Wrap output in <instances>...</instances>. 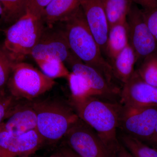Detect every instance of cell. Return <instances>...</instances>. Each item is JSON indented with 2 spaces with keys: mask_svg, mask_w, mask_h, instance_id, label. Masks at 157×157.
Returning <instances> with one entry per match:
<instances>
[{
  "mask_svg": "<svg viewBox=\"0 0 157 157\" xmlns=\"http://www.w3.org/2000/svg\"><path fill=\"white\" fill-rule=\"evenodd\" d=\"M53 79L33 65L23 62L13 64L7 86L15 100L33 101L52 88Z\"/></svg>",
  "mask_w": 157,
  "mask_h": 157,
  "instance_id": "cell-5",
  "label": "cell"
},
{
  "mask_svg": "<svg viewBox=\"0 0 157 157\" xmlns=\"http://www.w3.org/2000/svg\"><path fill=\"white\" fill-rule=\"evenodd\" d=\"M129 44L134 49L137 61L157 52V41L144 18L142 10L134 4L127 17Z\"/></svg>",
  "mask_w": 157,
  "mask_h": 157,
  "instance_id": "cell-9",
  "label": "cell"
},
{
  "mask_svg": "<svg viewBox=\"0 0 157 157\" xmlns=\"http://www.w3.org/2000/svg\"><path fill=\"white\" fill-rule=\"evenodd\" d=\"M121 104L136 107H157V87L142 80L135 70L121 91Z\"/></svg>",
  "mask_w": 157,
  "mask_h": 157,
  "instance_id": "cell-11",
  "label": "cell"
},
{
  "mask_svg": "<svg viewBox=\"0 0 157 157\" xmlns=\"http://www.w3.org/2000/svg\"><path fill=\"white\" fill-rule=\"evenodd\" d=\"M115 157H134L132 154L122 144H120L119 147L116 153Z\"/></svg>",
  "mask_w": 157,
  "mask_h": 157,
  "instance_id": "cell-29",
  "label": "cell"
},
{
  "mask_svg": "<svg viewBox=\"0 0 157 157\" xmlns=\"http://www.w3.org/2000/svg\"><path fill=\"white\" fill-rule=\"evenodd\" d=\"M109 63L115 78L124 84L133 76L135 66L137 61V56L131 45H127Z\"/></svg>",
  "mask_w": 157,
  "mask_h": 157,
  "instance_id": "cell-16",
  "label": "cell"
},
{
  "mask_svg": "<svg viewBox=\"0 0 157 157\" xmlns=\"http://www.w3.org/2000/svg\"><path fill=\"white\" fill-rule=\"evenodd\" d=\"M157 122V107L122 104L119 128L126 135L148 142L153 135Z\"/></svg>",
  "mask_w": 157,
  "mask_h": 157,
  "instance_id": "cell-7",
  "label": "cell"
},
{
  "mask_svg": "<svg viewBox=\"0 0 157 157\" xmlns=\"http://www.w3.org/2000/svg\"><path fill=\"white\" fill-rule=\"evenodd\" d=\"M44 141L36 130L21 134L7 132L0 127V147L7 157H18L33 154Z\"/></svg>",
  "mask_w": 157,
  "mask_h": 157,
  "instance_id": "cell-10",
  "label": "cell"
},
{
  "mask_svg": "<svg viewBox=\"0 0 157 157\" xmlns=\"http://www.w3.org/2000/svg\"><path fill=\"white\" fill-rule=\"evenodd\" d=\"M59 152L63 157H80L67 145L61 147Z\"/></svg>",
  "mask_w": 157,
  "mask_h": 157,
  "instance_id": "cell-30",
  "label": "cell"
},
{
  "mask_svg": "<svg viewBox=\"0 0 157 157\" xmlns=\"http://www.w3.org/2000/svg\"><path fill=\"white\" fill-rule=\"evenodd\" d=\"M18 157H29V156H20Z\"/></svg>",
  "mask_w": 157,
  "mask_h": 157,
  "instance_id": "cell-35",
  "label": "cell"
},
{
  "mask_svg": "<svg viewBox=\"0 0 157 157\" xmlns=\"http://www.w3.org/2000/svg\"><path fill=\"white\" fill-rule=\"evenodd\" d=\"M13 63L2 47H0V92L4 91L11 73Z\"/></svg>",
  "mask_w": 157,
  "mask_h": 157,
  "instance_id": "cell-24",
  "label": "cell"
},
{
  "mask_svg": "<svg viewBox=\"0 0 157 157\" xmlns=\"http://www.w3.org/2000/svg\"><path fill=\"white\" fill-rule=\"evenodd\" d=\"M52 0H30L28 12L34 17L41 18L43 10Z\"/></svg>",
  "mask_w": 157,
  "mask_h": 157,
  "instance_id": "cell-27",
  "label": "cell"
},
{
  "mask_svg": "<svg viewBox=\"0 0 157 157\" xmlns=\"http://www.w3.org/2000/svg\"><path fill=\"white\" fill-rule=\"evenodd\" d=\"M35 61L56 58L70 64L78 59L71 50L63 29L44 27L42 35L30 55Z\"/></svg>",
  "mask_w": 157,
  "mask_h": 157,
  "instance_id": "cell-8",
  "label": "cell"
},
{
  "mask_svg": "<svg viewBox=\"0 0 157 157\" xmlns=\"http://www.w3.org/2000/svg\"><path fill=\"white\" fill-rule=\"evenodd\" d=\"M72 101H79L94 97L92 91L84 78L80 75L71 72L67 78Z\"/></svg>",
  "mask_w": 157,
  "mask_h": 157,
  "instance_id": "cell-22",
  "label": "cell"
},
{
  "mask_svg": "<svg viewBox=\"0 0 157 157\" xmlns=\"http://www.w3.org/2000/svg\"><path fill=\"white\" fill-rule=\"evenodd\" d=\"M0 20H1L2 22H4V12H3L2 7L1 3H0Z\"/></svg>",
  "mask_w": 157,
  "mask_h": 157,
  "instance_id": "cell-32",
  "label": "cell"
},
{
  "mask_svg": "<svg viewBox=\"0 0 157 157\" xmlns=\"http://www.w3.org/2000/svg\"><path fill=\"white\" fill-rule=\"evenodd\" d=\"M81 0H52L45 7L41 15L44 25L52 27L63 22L80 6Z\"/></svg>",
  "mask_w": 157,
  "mask_h": 157,
  "instance_id": "cell-15",
  "label": "cell"
},
{
  "mask_svg": "<svg viewBox=\"0 0 157 157\" xmlns=\"http://www.w3.org/2000/svg\"><path fill=\"white\" fill-rule=\"evenodd\" d=\"M49 157H63V156L61 155V154L59 152V153L56 154H54L51 155Z\"/></svg>",
  "mask_w": 157,
  "mask_h": 157,
  "instance_id": "cell-34",
  "label": "cell"
},
{
  "mask_svg": "<svg viewBox=\"0 0 157 157\" xmlns=\"http://www.w3.org/2000/svg\"><path fill=\"white\" fill-rule=\"evenodd\" d=\"M0 157H7L6 153L0 147Z\"/></svg>",
  "mask_w": 157,
  "mask_h": 157,
  "instance_id": "cell-33",
  "label": "cell"
},
{
  "mask_svg": "<svg viewBox=\"0 0 157 157\" xmlns=\"http://www.w3.org/2000/svg\"><path fill=\"white\" fill-rule=\"evenodd\" d=\"M0 127L7 132L15 134L36 130V113L32 101L14 103Z\"/></svg>",
  "mask_w": 157,
  "mask_h": 157,
  "instance_id": "cell-14",
  "label": "cell"
},
{
  "mask_svg": "<svg viewBox=\"0 0 157 157\" xmlns=\"http://www.w3.org/2000/svg\"><path fill=\"white\" fill-rule=\"evenodd\" d=\"M141 10L147 25L157 41V6L151 9H142Z\"/></svg>",
  "mask_w": 157,
  "mask_h": 157,
  "instance_id": "cell-25",
  "label": "cell"
},
{
  "mask_svg": "<svg viewBox=\"0 0 157 157\" xmlns=\"http://www.w3.org/2000/svg\"><path fill=\"white\" fill-rule=\"evenodd\" d=\"M78 117L90 126L103 140L113 157L119 147L117 130L122 104L95 97L72 101Z\"/></svg>",
  "mask_w": 157,
  "mask_h": 157,
  "instance_id": "cell-2",
  "label": "cell"
},
{
  "mask_svg": "<svg viewBox=\"0 0 157 157\" xmlns=\"http://www.w3.org/2000/svg\"><path fill=\"white\" fill-rule=\"evenodd\" d=\"M109 28L127 19L132 0H102Z\"/></svg>",
  "mask_w": 157,
  "mask_h": 157,
  "instance_id": "cell-18",
  "label": "cell"
},
{
  "mask_svg": "<svg viewBox=\"0 0 157 157\" xmlns=\"http://www.w3.org/2000/svg\"><path fill=\"white\" fill-rule=\"evenodd\" d=\"M30 0H0L4 14V22L13 24L27 14Z\"/></svg>",
  "mask_w": 157,
  "mask_h": 157,
  "instance_id": "cell-19",
  "label": "cell"
},
{
  "mask_svg": "<svg viewBox=\"0 0 157 157\" xmlns=\"http://www.w3.org/2000/svg\"><path fill=\"white\" fill-rule=\"evenodd\" d=\"M32 103L36 113V130L44 141L60 140L79 118L73 107L59 99L47 98Z\"/></svg>",
  "mask_w": 157,
  "mask_h": 157,
  "instance_id": "cell-3",
  "label": "cell"
},
{
  "mask_svg": "<svg viewBox=\"0 0 157 157\" xmlns=\"http://www.w3.org/2000/svg\"><path fill=\"white\" fill-rule=\"evenodd\" d=\"M15 100L11 95L6 94L5 91L0 92V126L2 124L9 110L15 103Z\"/></svg>",
  "mask_w": 157,
  "mask_h": 157,
  "instance_id": "cell-26",
  "label": "cell"
},
{
  "mask_svg": "<svg viewBox=\"0 0 157 157\" xmlns=\"http://www.w3.org/2000/svg\"><path fill=\"white\" fill-rule=\"evenodd\" d=\"M133 3L140 5L143 9H151L157 6V0H132Z\"/></svg>",
  "mask_w": 157,
  "mask_h": 157,
  "instance_id": "cell-28",
  "label": "cell"
},
{
  "mask_svg": "<svg viewBox=\"0 0 157 157\" xmlns=\"http://www.w3.org/2000/svg\"><path fill=\"white\" fill-rule=\"evenodd\" d=\"M44 27L41 18L27 12L5 31L6 39L2 47L11 61L14 63L23 62L30 55Z\"/></svg>",
  "mask_w": 157,
  "mask_h": 157,
  "instance_id": "cell-4",
  "label": "cell"
},
{
  "mask_svg": "<svg viewBox=\"0 0 157 157\" xmlns=\"http://www.w3.org/2000/svg\"><path fill=\"white\" fill-rule=\"evenodd\" d=\"M80 6L101 52L106 55L109 26L102 0H81Z\"/></svg>",
  "mask_w": 157,
  "mask_h": 157,
  "instance_id": "cell-12",
  "label": "cell"
},
{
  "mask_svg": "<svg viewBox=\"0 0 157 157\" xmlns=\"http://www.w3.org/2000/svg\"><path fill=\"white\" fill-rule=\"evenodd\" d=\"M129 44L128 28L127 19L109 28L106 55L114 59Z\"/></svg>",
  "mask_w": 157,
  "mask_h": 157,
  "instance_id": "cell-17",
  "label": "cell"
},
{
  "mask_svg": "<svg viewBox=\"0 0 157 157\" xmlns=\"http://www.w3.org/2000/svg\"><path fill=\"white\" fill-rule=\"evenodd\" d=\"M2 21L0 20V25H1V24H2Z\"/></svg>",
  "mask_w": 157,
  "mask_h": 157,
  "instance_id": "cell-36",
  "label": "cell"
},
{
  "mask_svg": "<svg viewBox=\"0 0 157 157\" xmlns=\"http://www.w3.org/2000/svg\"><path fill=\"white\" fill-rule=\"evenodd\" d=\"M124 146L134 157H157V148L148 146L143 141L126 134L121 136Z\"/></svg>",
  "mask_w": 157,
  "mask_h": 157,
  "instance_id": "cell-20",
  "label": "cell"
},
{
  "mask_svg": "<svg viewBox=\"0 0 157 157\" xmlns=\"http://www.w3.org/2000/svg\"><path fill=\"white\" fill-rule=\"evenodd\" d=\"M42 73L51 78H67L70 72L64 62L56 58L35 61Z\"/></svg>",
  "mask_w": 157,
  "mask_h": 157,
  "instance_id": "cell-21",
  "label": "cell"
},
{
  "mask_svg": "<svg viewBox=\"0 0 157 157\" xmlns=\"http://www.w3.org/2000/svg\"><path fill=\"white\" fill-rule=\"evenodd\" d=\"M148 142L151 144L153 146H154V147L157 148V122L155 127L153 135Z\"/></svg>",
  "mask_w": 157,
  "mask_h": 157,
  "instance_id": "cell-31",
  "label": "cell"
},
{
  "mask_svg": "<svg viewBox=\"0 0 157 157\" xmlns=\"http://www.w3.org/2000/svg\"><path fill=\"white\" fill-rule=\"evenodd\" d=\"M62 23L64 24L63 29L73 53L83 63L97 70L109 83L117 86L110 63L104 58L90 30L81 6Z\"/></svg>",
  "mask_w": 157,
  "mask_h": 157,
  "instance_id": "cell-1",
  "label": "cell"
},
{
  "mask_svg": "<svg viewBox=\"0 0 157 157\" xmlns=\"http://www.w3.org/2000/svg\"><path fill=\"white\" fill-rule=\"evenodd\" d=\"M136 71L142 80L157 87V52L144 59Z\"/></svg>",
  "mask_w": 157,
  "mask_h": 157,
  "instance_id": "cell-23",
  "label": "cell"
},
{
  "mask_svg": "<svg viewBox=\"0 0 157 157\" xmlns=\"http://www.w3.org/2000/svg\"><path fill=\"white\" fill-rule=\"evenodd\" d=\"M67 145L80 157H113L97 132L78 118L64 137Z\"/></svg>",
  "mask_w": 157,
  "mask_h": 157,
  "instance_id": "cell-6",
  "label": "cell"
},
{
  "mask_svg": "<svg viewBox=\"0 0 157 157\" xmlns=\"http://www.w3.org/2000/svg\"><path fill=\"white\" fill-rule=\"evenodd\" d=\"M72 72L82 76L92 91L94 97L106 101L116 102V98L120 96L121 90L108 82L97 70L83 63L80 60L69 65Z\"/></svg>",
  "mask_w": 157,
  "mask_h": 157,
  "instance_id": "cell-13",
  "label": "cell"
}]
</instances>
